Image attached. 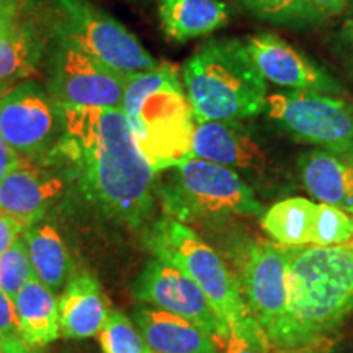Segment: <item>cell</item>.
Segmentation results:
<instances>
[{
  "mask_svg": "<svg viewBox=\"0 0 353 353\" xmlns=\"http://www.w3.org/2000/svg\"><path fill=\"white\" fill-rule=\"evenodd\" d=\"M63 159L82 193L118 223L138 228L154 206L156 172L139 151L121 108L57 107Z\"/></svg>",
  "mask_w": 353,
  "mask_h": 353,
  "instance_id": "obj_1",
  "label": "cell"
},
{
  "mask_svg": "<svg viewBox=\"0 0 353 353\" xmlns=\"http://www.w3.org/2000/svg\"><path fill=\"white\" fill-rule=\"evenodd\" d=\"M353 314V239L337 245L293 247L288 306L270 337L285 348L317 341Z\"/></svg>",
  "mask_w": 353,
  "mask_h": 353,
  "instance_id": "obj_2",
  "label": "cell"
},
{
  "mask_svg": "<svg viewBox=\"0 0 353 353\" xmlns=\"http://www.w3.org/2000/svg\"><path fill=\"white\" fill-rule=\"evenodd\" d=\"M121 110L154 172L174 169L193 157L196 121L174 64H159L128 79Z\"/></svg>",
  "mask_w": 353,
  "mask_h": 353,
  "instance_id": "obj_3",
  "label": "cell"
},
{
  "mask_svg": "<svg viewBox=\"0 0 353 353\" xmlns=\"http://www.w3.org/2000/svg\"><path fill=\"white\" fill-rule=\"evenodd\" d=\"M182 79L196 123L244 121L265 112L267 81L241 39H206L185 61Z\"/></svg>",
  "mask_w": 353,
  "mask_h": 353,
  "instance_id": "obj_4",
  "label": "cell"
},
{
  "mask_svg": "<svg viewBox=\"0 0 353 353\" xmlns=\"http://www.w3.org/2000/svg\"><path fill=\"white\" fill-rule=\"evenodd\" d=\"M156 259L179 268L203 290L231 332L270 348L267 335L250 314L242 298L237 278L208 242L175 216H164L152 224L145 236Z\"/></svg>",
  "mask_w": 353,
  "mask_h": 353,
  "instance_id": "obj_5",
  "label": "cell"
},
{
  "mask_svg": "<svg viewBox=\"0 0 353 353\" xmlns=\"http://www.w3.org/2000/svg\"><path fill=\"white\" fill-rule=\"evenodd\" d=\"M48 37L64 38L126 77L156 69L157 59L121 21L90 0H41Z\"/></svg>",
  "mask_w": 353,
  "mask_h": 353,
  "instance_id": "obj_6",
  "label": "cell"
},
{
  "mask_svg": "<svg viewBox=\"0 0 353 353\" xmlns=\"http://www.w3.org/2000/svg\"><path fill=\"white\" fill-rule=\"evenodd\" d=\"M174 169V179L164 198L175 218L263 214V205L255 196L254 188L228 167L190 157Z\"/></svg>",
  "mask_w": 353,
  "mask_h": 353,
  "instance_id": "obj_7",
  "label": "cell"
},
{
  "mask_svg": "<svg viewBox=\"0 0 353 353\" xmlns=\"http://www.w3.org/2000/svg\"><path fill=\"white\" fill-rule=\"evenodd\" d=\"M48 38L51 44L44 52L46 90L57 107L121 108L130 77L68 39Z\"/></svg>",
  "mask_w": 353,
  "mask_h": 353,
  "instance_id": "obj_8",
  "label": "cell"
},
{
  "mask_svg": "<svg viewBox=\"0 0 353 353\" xmlns=\"http://www.w3.org/2000/svg\"><path fill=\"white\" fill-rule=\"evenodd\" d=\"M265 113L293 139L353 156V103L341 97L280 92L267 97Z\"/></svg>",
  "mask_w": 353,
  "mask_h": 353,
  "instance_id": "obj_9",
  "label": "cell"
},
{
  "mask_svg": "<svg viewBox=\"0 0 353 353\" xmlns=\"http://www.w3.org/2000/svg\"><path fill=\"white\" fill-rule=\"evenodd\" d=\"M291 254L293 247L254 241L244 247L239 259V275L236 278L242 298L268 342L288 306Z\"/></svg>",
  "mask_w": 353,
  "mask_h": 353,
  "instance_id": "obj_10",
  "label": "cell"
},
{
  "mask_svg": "<svg viewBox=\"0 0 353 353\" xmlns=\"http://www.w3.org/2000/svg\"><path fill=\"white\" fill-rule=\"evenodd\" d=\"M132 294L138 301L151 307L193 322L213 335L216 341L224 342L231 334L200 286L179 268L159 259L145 265L134 283Z\"/></svg>",
  "mask_w": 353,
  "mask_h": 353,
  "instance_id": "obj_11",
  "label": "cell"
},
{
  "mask_svg": "<svg viewBox=\"0 0 353 353\" xmlns=\"http://www.w3.org/2000/svg\"><path fill=\"white\" fill-rule=\"evenodd\" d=\"M57 131V105L41 83L25 81L0 97V134L20 156H41Z\"/></svg>",
  "mask_w": 353,
  "mask_h": 353,
  "instance_id": "obj_12",
  "label": "cell"
},
{
  "mask_svg": "<svg viewBox=\"0 0 353 353\" xmlns=\"http://www.w3.org/2000/svg\"><path fill=\"white\" fill-rule=\"evenodd\" d=\"M193 157L228 167L249 185L259 187L270 180L273 174L270 157L257 132L239 120L196 123Z\"/></svg>",
  "mask_w": 353,
  "mask_h": 353,
  "instance_id": "obj_13",
  "label": "cell"
},
{
  "mask_svg": "<svg viewBox=\"0 0 353 353\" xmlns=\"http://www.w3.org/2000/svg\"><path fill=\"white\" fill-rule=\"evenodd\" d=\"M244 43L265 81L290 90L343 95V87L337 79L278 34L262 32Z\"/></svg>",
  "mask_w": 353,
  "mask_h": 353,
  "instance_id": "obj_14",
  "label": "cell"
},
{
  "mask_svg": "<svg viewBox=\"0 0 353 353\" xmlns=\"http://www.w3.org/2000/svg\"><path fill=\"white\" fill-rule=\"evenodd\" d=\"M64 190V180L39 167L33 157H21L0 182V213L10 216L26 229L38 223L51 201Z\"/></svg>",
  "mask_w": 353,
  "mask_h": 353,
  "instance_id": "obj_15",
  "label": "cell"
},
{
  "mask_svg": "<svg viewBox=\"0 0 353 353\" xmlns=\"http://www.w3.org/2000/svg\"><path fill=\"white\" fill-rule=\"evenodd\" d=\"M298 175L309 195L353 216V156L314 148L298 159Z\"/></svg>",
  "mask_w": 353,
  "mask_h": 353,
  "instance_id": "obj_16",
  "label": "cell"
},
{
  "mask_svg": "<svg viewBox=\"0 0 353 353\" xmlns=\"http://www.w3.org/2000/svg\"><path fill=\"white\" fill-rule=\"evenodd\" d=\"M132 321L152 353H221L213 335L183 317L156 307H136Z\"/></svg>",
  "mask_w": 353,
  "mask_h": 353,
  "instance_id": "obj_17",
  "label": "cell"
},
{
  "mask_svg": "<svg viewBox=\"0 0 353 353\" xmlns=\"http://www.w3.org/2000/svg\"><path fill=\"white\" fill-rule=\"evenodd\" d=\"M110 314V307L99 280L81 273L59 294V337L88 339L99 335Z\"/></svg>",
  "mask_w": 353,
  "mask_h": 353,
  "instance_id": "obj_18",
  "label": "cell"
},
{
  "mask_svg": "<svg viewBox=\"0 0 353 353\" xmlns=\"http://www.w3.org/2000/svg\"><path fill=\"white\" fill-rule=\"evenodd\" d=\"M46 46L38 26L21 20L20 15L0 32V97L37 74Z\"/></svg>",
  "mask_w": 353,
  "mask_h": 353,
  "instance_id": "obj_19",
  "label": "cell"
},
{
  "mask_svg": "<svg viewBox=\"0 0 353 353\" xmlns=\"http://www.w3.org/2000/svg\"><path fill=\"white\" fill-rule=\"evenodd\" d=\"M159 20L167 38L187 43L226 26L229 7L221 0H159Z\"/></svg>",
  "mask_w": 353,
  "mask_h": 353,
  "instance_id": "obj_20",
  "label": "cell"
},
{
  "mask_svg": "<svg viewBox=\"0 0 353 353\" xmlns=\"http://www.w3.org/2000/svg\"><path fill=\"white\" fill-rule=\"evenodd\" d=\"M21 337L30 348H39L59 337V298L38 278L25 283L13 299Z\"/></svg>",
  "mask_w": 353,
  "mask_h": 353,
  "instance_id": "obj_21",
  "label": "cell"
},
{
  "mask_svg": "<svg viewBox=\"0 0 353 353\" xmlns=\"http://www.w3.org/2000/svg\"><path fill=\"white\" fill-rule=\"evenodd\" d=\"M34 278L56 296L63 293L70 272V260L63 239L54 226L34 223L23 232Z\"/></svg>",
  "mask_w": 353,
  "mask_h": 353,
  "instance_id": "obj_22",
  "label": "cell"
},
{
  "mask_svg": "<svg viewBox=\"0 0 353 353\" xmlns=\"http://www.w3.org/2000/svg\"><path fill=\"white\" fill-rule=\"evenodd\" d=\"M319 203L293 196L275 203L262 214L263 231L276 244L301 247L311 244Z\"/></svg>",
  "mask_w": 353,
  "mask_h": 353,
  "instance_id": "obj_23",
  "label": "cell"
},
{
  "mask_svg": "<svg viewBox=\"0 0 353 353\" xmlns=\"http://www.w3.org/2000/svg\"><path fill=\"white\" fill-rule=\"evenodd\" d=\"M255 19L281 26H309L324 19L311 0H236Z\"/></svg>",
  "mask_w": 353,
  "mask_h": 353,
  "instance_id": "obj_24",
  "label": "cell"
},
{
  "mask_svg": "<svg viewBox=\"0 0 353 353\" xmlns=\"http://www.w3.org/2000/svg\"><path fill=\"white\" fill-rule=\"evenodd\" d=\"M103 353H152L134 321L120 309H112L97 335Z\"/></svg>",
  "mask_w": 353,
  "mask_h": 353,
  "instance_id": "obj_25",
  "label": "cell"
},
{
  "mask_svg": "<svg viewBox=\"0 0 353 353\" xmlns=\"http://www.w3.org/2000/svg\"><path fill=\"white\" fill-rule=\"evenodd\" d=\"M34 276L32 260H30L28 247L25 237L21 236L6 254L0 257V290L10 296L17 298L25 283Z\"/></svg>",
  "mask_w": 353,
  "mask_h": 353,
  "instance_id": "obj_26",
  "label": "cell"
},
{
  "mask_svg": "<svg viewBox=\"0 0 353 353\" xmlns=\"http://www.w3.org/2000/svg\"><path fill=\"white\" fill-rule=\"evenodd\" d=\"M353 239V216L337 206L319 203L311 245H337Z\"/></svg>",
  "mask_w": 353,
  "mask_h": 353,
  "instance_id": "obj_27",
  "label": "cell"
},
{
  "mask_svg": "<svg viewBox=\"0 0 353 353\" xmlns=\"http://www.w3.org/2000/svg\"><path fill=\"white\" fill-rule=\"evenodd\" d=\"M0 342L20 352L32 350L21 337L15 303L2 290H0Z\"/></svg>",
  "mask_w": 353,
  "mask_h": 353,
  "instance_id": "obj_28",
  "label": "cell"
},
{
  "mask_svg": "<svg viewBox=\"0 0 353 353\" xmlns=\"http://www.w3.org/2000/svg\"><path fill=\"white\" fill-rule=\"evenodd\" d=\"M337 41L339 54H341L343 64H345V68L353 79V0H350L347 7V15L342 21Z\"/></svg>",
  "mask_w": 353,
  "mask_h": 353,
  "instance_id": "obj_29",
  "label": "cell"
},
{
  "mask_svg": "<svg viewBox=\"0 0 353 353\" xmlns=\"http://www.w3.org/2000/svg\"><path fill=\"white\" fill-rule=\"evenodd\" d=\"M25 229L10 216L0 213V257L23 236Z\"/></svg>",
  "mask_w": 353,
  "mask_h": 353,
  "instance_id": "obj_30",
  "label": "cell"
},
{
  "mask_svg": "<svg viewBox=\"0 0 353 353\" xmlns=\"http://www.w3.org/2000/svg\"><path fill=\"white\" fill-rule=\"evenodd\" d=\"M270 348L247 341L239 334L231 332L224 341V353H268Z\"/></svg>",
  "mask_w": 353,
  "mask_h": 353,
  "instance_id": "obj_31",
  "label": "cell"
},
{
  "mask_svg": "<svg viewBox=\"0 0 353 353\" xmlns=\"http://www.w3.org/2000/svg\"><path fill=\"white\" fill-rule=\"evenodd\" d=\"M278 353H337V350L327 337H322L312 342L299 343V345L280 348Z\"/></svg>",
  "mask_w": 353,
  "mask_h": 353,
  "instance_id": "obj_32",
  "label": "cell"
},
{
  "mask_svg": "<svg viewBox=\"0 0 353 353\" xmlns=\"http://www.w3.org/2000/svg\"><path fill=\"white\" fill-rule=\"evenodd\" d=\"M21 157L23 156H20L15 149L10 148L7 141L3 139V136L0 134V182H2L3 176H6L8 172L15 169V167L20 164Z\"/></svg>",
  "mask_w": 353,
  "mask_h": 353,
  "instance_id": "obj_33",
  "label": "cell"
},
{
  "mask_svg": "<svg viewBox=\"0 0 353 353\" xmlns=\"http://www.w3.org/2000/svg\"><path fill=\"white\" fill-rule=\"evenodd\" d=\"M316 10L321 13L322 19H330V17H337L347 10L350 0H311Z\"/></svg>",
  "mask_w": 353,
  "mask_h": 353,
  "instance_id": "obj_34",
  "label": "cell"
},
{
  "mask_svg": "<svg viewBox=\"0 0 353 353\" xmlns=\"http://www.w3.org/2000/svg\"><path fill=\"white\" fill-rule=\"evenodd\" d=\"M19 17V7L15 0H0V32L7 28Z\"/></svg>",
  "mask_w": 353,
  "mask_h": 353,
  "instance_id": "obj_35",
  "label": "cell"
},
{
  "mask_svg": "<svg viewBox=\"0 0 353 353\" xmlns=\"http://www.w3.org/2000/svg\"><path fill=\"white\" fill-rule=\"evenodd\" d=\"M0 353H30V350L20 352V350H15V348L6 345V343H3V342H0Z\"/></svg>",
  "mask_w": 353,
  "mask_h": 353,
  "instance_id": "obj_36",
  "label": "cell"
}]
</instances>
